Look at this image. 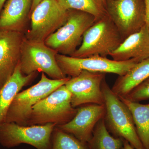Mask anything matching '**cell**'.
Returning <instances> with one entry per match:
<instances>
[{"label":"cell","mask_w":149,"mask_h":149,"mask_svg":"<svg viewBox=\"0 0 149 149\" xmlns=\"http://www.w3.org/2000/svg\"><path fill=\"white\" fill-rule=\"evenodd\" d=\"M70 78L67 77L61 80L50 79L42 72L38 83L15 95L9 108L5 122L27 125L33 107L59 87L64 85Z\"/></svg>","instance_id":"cell-5"},{"label":"cell","mask_w":149,"mask_h":149,"mask_svg":"<svg viewBox=\"0 0 149 149\" xmlns=\"http://www.w3.org/2000/svg\"><path fill=\"white\" fill-rule=\"evenodd\" d=\"M22 32L0 29V88L11 77L20 61Z\"/></svg>","instance_id":"cell-13"},{"label":"cell","mask_w":149,"mask_h":149,"mask_svg":"<svg viewBox=\"0 0 149 149\" xmlns=\"http://www.w3.org/2000/svg\"><path fill=\"white\" fill-rule=\"evenodd\" d=\"M6 0H0V14L1 13L3 6L4 5Z\"/></svg>","instance_id":"cell-26"},{"label":"cell","mask_w":149,"mask_h":149,"mask_svg":"<svg viewBox=\"0 0 149 149\" xmlns=\"http://www.w3.org/2000/svg\"><path fill=\"white\" fill-rule=\"evenodd\" d=\"M105 8L123 40L145 25L144 0H107Z\"/></svg>","instance_id":"cell-10"},{"label":"cell","mask_w":149,"mask_h":149,"mask_svg":"<svg viewBox=\"0 0 149 149\" xmlns=\"http://www.w3.org/2000/svg\"><path fill=\"white\" fill-rule=\"evenodd\" d=\"M81 106L77 109L76 114L72 120L56 126L81 142L88 143L93 136L96 125L104 116L105 107L104 104H90Z\"/></svg>","instance_id":"cell-12"},{"label":"cell","mask_w":149,"mask_h":149,"mask_svg":"<svg viewBox=\"0 0 149 149\" xmlns=\"http://www.w3.org/2000/svg\"><path fill=\"white\" fill-rule=\"evenodd\" d=\"M109 56L119 61L136 59L141 62L149 58V31L146 25L126 37Z\"/></svg>","instance_id":"cell-14"},{"label":"cell","mask_w":149,"mask_h":149,"mask_svg":"<svg viewBox=\"0 0 149 149\" xmlns=\"http://www.w3.org/2000/svg\"><path fill=\"white\" fill-rule=\"evenodd\" d=\"M118 97L130 110L136 132L144 148L149 149V104H143Z\"/></svg>","instance_id":"cell-18"},{"label":"cell","mask_w":149,"mask_h":149,"mask_svg":"<svg viewBox=\"0 0 149 149\" xmlns=\"http://www.w3.org/2000/svg\"><path fill=\"white\" fill-rule=\"evenodd\" d=\"M62 7L66 10H76L93 15L96 21L107 15L103 5L99 0H57Z\"/></svg>","instance_id":"cell-20"},{"label":"cell","mask_w":149,"mask_h":149,"mask_svg":"<svg viewBox=\"0 0 149 149\" xmlns=\"http://www.w3.org/2000/svg\"><path fill=\"white\" fill-rule=\"evenodd\" d=\"M56 60L63 72L70 77H76L83 70L122 76L139 62L136 59L119 61L100 56L76 58L59 54Z\"/></svg>","instance_id":"cell-8"},{"label":"cell","mask_w":149,"mask_h":149,"mask_svg":"<svg viewBox=\"0 0 149 149\" xmlns=\"http://www.w3.org/2000/svg\"><path fill=\"white\" fill-rule=\"evenodd\" d=\"M145 9V25L149 31V0H144Z\"/></svg>","instance_id":"cell-23"},{"label":"cell","mask_w":149,"mask_h":149,"mask_svg":"<svg viewBox=\"0 0 149 149\" xmlns=\"http://www.w3.org/2000/svg\"><path fill=\"white\" fill-rule=\"evenodd\" d=\"M51 149H89L88 143H83L73 135L56 126L51 138Z\"/></svg>","instance_id":"cell-21"},{"label":"cell","mask_w":149,"mask_h":149,"mask_svg":"<svg viewBox=\"0 0 149 149\" xmlns=\"http://www.w3.org/2000/svg\"><path fill=\"white\" fill-rule=\"evenodd\" d=\"M56 126L53 123L21 125L4 122L0 125V144L8 148L26 144L37 149H51V138Z\"/></svg>","instance_id":"cell-7"},{"label":"cell","mask_w":149,"mask_h":149,"mask_svg":"<svg viewBox=\"0 0 149 149\" xmlns=\"http://www.w3.org/2000/svg\"><path fill=\"white\" fill-rule=\"evenodd\" d=\"M105 75L83 70L76 77H70L65 85L71 93L72 107L90 104H104L101 86Z\"/></svg>","instance_id":"cell-11"},{"label":"cell","mask_w":149,"mask_h":149,"mask_svg":"<svg viewBox=\"0 0 149 149\" xmlns=\"http://www.w3.org/2000/svg\"><path fill=\"white\" fill-rule=\"evenodd\" d=\"M32 0H8L0 14V29L22 32Z\"/></svg>","instance_id":"cell-15"},{"label":"cell","mask_w":149,"mask_h":149,"mask_svg":"<svg viewBox=\"0 0 149 149\" xmlns=\"http://www.w3.org/2000/svg\"><path fill=\"white\" fill-rule=\"evenodd\" d=\"M108 130L116 138L128 141L135 149H145L136 132L130 110L109 88L105 79L102 84Z\"/></svg>","instance_id":"cell-1"},{"label":"cell","mask_w":149,"mask_h":149,"mask_svg":"<svg viewBox=\"0 0 149 149\" xmlns=\"http://www.w3.org/2000/svg\"><path fill=\"white\" fill-rule=\"evenodd\" d=\"M57 53L46 45L45 42L28 40L24 37L22 44L19 64L25 75L37 72L47 74L51 79L61 80L67 76L56 60Z\"/></svg>","instance_id":"cell-6"},{"label":"cell","mask_w":149,"mask_h":149,"mask_svg":"<svg viewBox=\"0 0 149 149\" xmlns=\"http://www.w3.org/2000/svg\"><path fill=\"white\" fill-rule=\"evenodd\" d=\"M42 0H32V7L31 8V12L41 2Z\"/></svg>","instance_id":"cell-25"},{"label":"cell","mask_w":149,"mask_h":149,"mask_svg":"<svg viewBox=\"0 0 149 149\" xmlns=\"http://www.w3.org/2000/svg\"><path fill=\"white\" fill-rule=\"evenodd\" d=\"M96 21L90 14L69 10L65 23L46 39L45 44L58 54L71 56L81 45L84 33Z\"/></svg>","instance_id":"cell-4"},{"label":"cell","mask_w":149,"mask_h":149,"mask_svg":"<svg viewBox=\"0 0 149 149\" xmlns=\"http://www.w3.org/2000/svg\"><path fill=\"white\" fill-rule=\"evenodd\" d=\"M88 144L89 149H122L123 139L110 135L104 118L96 125Z\"/></svg>","instance_id":"cell-19"},{"label":"cell","mask_w":149,"mask_h":149,"mask_svg":"<svg viewBox=\"0 0 149 149\" xmlns=\"http://www.w3.org/2000/svg\"><path fill=\"white\" fill-rule=\"evenodd\" d=\"M122 149H135L133 148L129 143L123 139V145Z\"/></svg>","instance_id":"cell-24"},{"label":"cell","mask_w":149,"mask_h":149,"mask_svg":"<svg viewBox=\"0 0 149 149\" xmlns=\"http://www.w3.org/2000/svg\"><path fill=\"white\" fill-rule=\"evenodd\" d=\"M76 112L77 109L71 104V93L62 85L33 107L27 125H63L72 120Z\"/></svg>","instance_id":"cell-3"},{"label":"cell","mask_w":149,"mask_h":149,"mask_svg":"<svg viewBox=\"0 0 149 149\" xmlns=\"http://www.w3.org/2000/svg\"><path fill=\"white\" fill-rule=\"evenodd\" d=\"M149 77V58L136 63L124 75L117 78L111 90L118 97H125Z\"/></svg>","instance_id":"cell-17"},{"label":"cell","mask_w":149,"mask_h":149,"mask_svg":"<svg viewBox=\"0 0 149 149\" xmlns=\"http://www.w3.org/2000/svg\"><path fill=\"white\" fill-rule=\"evenodd\" d=\"M36 73L23 74L19 63L11 77L0 88V125L5 122L9 108L15 95L32 81Z\"/></svg>","instance_id":"cell-16"},{"label":"cell","mask_w":149,"mask_h":149,"mask_svg":"<svg viewBox=\"0 0 149 149\" xmlns=\"http://www.w3.org/2000/svg\"><path fill=\"white\" fill-rule=\"evenodd\" d=\"M121 34L109 17L97 20L84 33L81 45L71 56L107 57L123 41Z\"/></svg>","instance_id":"cell-2"},{"label":"cell","mask_w":149,"mask_h":149,"mask_svg":"<svg viewBox=\"0 0 149 149\" xmlns=\"http://www.w3.org/2000/svg\"><path fill=\"white\" fill-rule=\"evenodd\" d=\"M31 13V28L25 38L45 42L65 23L68 10L63 8L57 0H42Z\"/></svg>","instance_id":"cell-9"},{"label":"cell","mask_w":149,"mask_h":149,"mask_svg":"<svg viewBox=\"0 0 149 149\" xmlns=\"http://www.w3.org/2000/svg\"><path fill=\"white\" fill-rule=\"evenodd\" d=\"M101 3L103 5L105 8L106 7V1L107 0H99Z\"/></svg>","instance_id":"cell-27"},{"label":"cell","mask_w":149,"mask_h":149,"mask_svg":"<svg viewBox=\"0 0 149 149\" xmlns=\"http://www.w3.org/2000/svg\"><path fill=\"white\" fill-rule=\"evenodd\" d=\"M123 97L130 101L139 102L149 100V77Z\"/></svg>","instance_id":"cell-22"}]
</instances>
